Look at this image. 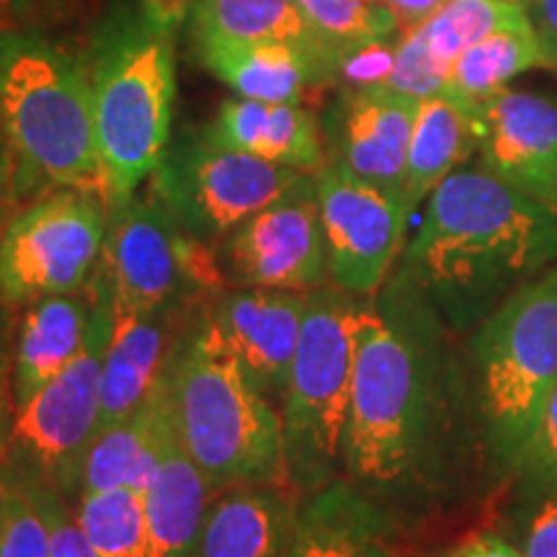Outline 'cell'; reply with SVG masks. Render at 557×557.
Listing matches in <instances>:
<instances>
[{
    "label": "cell",
    "instance_id": "obj_1",
    "mask_svg": "<svg viewBox=\"0 0 557 557\" xmlns=\"http://www.w3.org/2000/svg\"><path fill=\"white\" fill-rule=\"evenodd\" d=\"M344 480L406 532L493 487L468 346L393 274L359 299Z\"/></svg>",
    "mask_w": 557,
    "mask_h": 557
},
{
    "label": "cell",
    "instance_id": "obj_2",
    "mask_svg": "<svg viewBox=\"0 0 557 557\" xmlns=\"http://www.w3.org/2000/svg\"><path fill=\"white\" fill-rule=\"evenodd\" d=\"M555 261L557 214L480 165H462L431 191L393 276L468 338Z\"/></svg>",
    "mask_w": 557,
    "mask_h": 557
},
{
    "label": "cell",
    "instance_id": "obj_3",
    "mask_svg": "<svg viewBox=\"0 0 557 557\" xmlns=\"http://www.w3.org/2000/svg\"><path fill=\"white\" fill-rule=\"evenodd\" d=\"M173 13L156 0L107 21L88 62L101 194L109 209L135 197L171 143L176 99Z\"/></svg>",
    "mask_w": 557,
    "mask_h": 557
},
{
    "label": "cell",
    "instance_id": "obj_4",
    "mask_svg": "<svg viewBox=\"0 0 557 557\" xmlns=\"http://www.w3.org/2000/svg\"><path fill=\"white\" fill-rule=\"evenodd\" d=\"M176 434L214 496L284 483L282 416L222 346L207 315L160 372Z\"/></svg>",
    "mask_w": 557,
    "mask_h": 557
},
{
    "label": "cell",
    "instance_id": "obj_5",
    "mask_svg": "<svg viewBox=\"0 0 557 557\" xmlns=\"http://www.w3.org/2000/svg\"><path fill=\"white\" fill-rule=\"evenodd\" d=\"M0 122L16 165L18 205L58 189L101 194L86 62L39 37L9 34L0 45Z\"/></svg>",
    "mask_w": 557,
    "mask_h": 557
},
{
    "label": "cell",
    "instance_id": "obj_6",
    "mask_svg": "<svg viewBox=\"0 0 557 557\" xmlns=\"http://www.w3.org/2000/svg\"><path fill=\"white\" fill-rule=\"evenodd\" d=\"M493 487L511 483L557 387V263L468 336Z\"/></svg>",
    "mask_w": 557,
    "mask_h": 557
},
{
    "label": "cell",
    "instance_id": "obj_7",
    "mask_svg": "<svg viewBox=\"0 0 557 557\" xmlns=\"http://www.w3.org/2000/svg\"><path fill=\"white\" fill-rule=\"evenodd\" d=\"M359 299L323 284L308 292L282 408L284 480L299 496L344 480V438L357 361Z\"/></svg>",
    "mask_w": 557,
    "mask_h": 557
},
{
    "label": "cell",
    "instance_id": "obj_8",
    "mask_svg": "<svg viewBox=\"0 0 557 557\" xmlns=\"http://www.w3.org/2000/svg\"><path fill=\"white\" fill-rule=\"evenodd\" d=\"M111 331L114 297L101 269L94 276L88 329L78 357L16 413L11 455L5 462L52 483L67 500H78L83 491V468L99 423L101 369Z\"/></svg>",
    "mask_w": 557,
    "mask_h": 557
},
{
    "label": "cell",
    "instance_id": "obj_9",
    "mask_svg": "<svg viewBox=\"0 0 557 557\" xmlns=\"http://www.w3.org/2000/svg\"><path fill=\"white\" fill-rule=\"evenodd\" d=\"M107 230L109 207L99 191L58 189L21 207L0 233V305L26 308L86 289Z\"/></svg>",
    "mask_w": 557,
    "mask_h": 557
},
{
    "label": "cell",
    "instance_id": "obj_10",
    "mask_svg": "<svg viewBox=\"0 0 557 557\" xmlns=\"http://www.w3.org/2000/svg\"><path fill=\"white\" fill-rule=\"evenodd\" d=\"M302 173L225 148L199 132L169 143L152 173V194L181 233L212 246L282 197Z\"/></svg>",
    "mask_w": 557,
    "mask_h": 557
},
{
    "label": "cell",
    "instance_id": "obj_11",
    "mask_svg": "<svg viewBox=\"0 0 557 557\" xmlns=\"http://www.w3.org/2000/svg\"><path fill=\"white\" fill-rule=\"evenodd\" d=\"M101 269L116 312H173L186 289L218 282L220 263L207 246L178 230L156 194L132 197L109 209Z\"/></svg>",
    "mask_w": 557,
    "mask_h": 557
},
{
    "label": "cell",
    "instance_id": "obj_12",
    "mask_svg": "<svg viewBox=\"0 0 557 557\" xmlns=\"http://www.w3.org/2000/svg\"><path fill=\"white\" fill-rule=\"evenodd\" d=\"M329 282L351 297H374L406 248L408 207L325 160L315 171Z\"/></svg>",
    "mask_w": 557,
    "mask_h": 557
},
{
    "label": "cell",
    "instance_id": "obj_13",
    "mask_svg": "<svg viewBox=\"0 0 557 557\" xmlns=\"http://www.w3.org/2000/svg\"><path fill=\"white\" fill-rule=\"evenodd\" d=\"M220 274L238 287L282 292H312L329 282L315 173H302L227 235Z\"/></svg>",
    "mask_w": 557,
    "mask_h": 557
},
{
    "label": "cell",
    "instance_id": "obj_14",
    "mask_svg": "<svg viewBox=\"0 0 557 557\" xmlns=\"http://www.w3.org/2000/svg\"><path fill=\"white\" fill-rule=\"evenodd\" d=\"M480 169L557 214V99L504 88L475 103Z\"/></svg>",
    "mask_w": 557,
    "mask_h": 557
},
{
    "label": "cell",
    "instance_id": "obj_15",
    "mask_svg": "<svg viewBox=\"0 0 557 557\" xmlns=\"http://www.w3.org/2000/svg\"><path fill=\"white\" fill-rule=\"evenodd\" d=\"M305 299L308 292L240 287L220 297L207 315L222 346L276 410L299 346Z\"/></svg>",
    "mask_w": 557,
    "mask_h": 557
},
{
    "label": "cell",
    "instance_id": "obj_16",
    "mask_svg": "<svg viewBox=\"0 0 557 557\" xmlns=\"http://www.w3.org/2000/svg\"><path fill=\"white\" fill-rule=\"evenodd\" d=\"M418 103L387 86L351 88L331 114V156L325 160L406 201L408 150Z\"/></svg>",
    "mask_w": 557,
    "mask_h": 557
},
{
    "label": "cell",
    "instance_id": "obj_17",
    "mask_svg": "<svg viewBox=\"0 0 557 557\" xmlns=\"http://www.w3.org/2000/svg\"><path fill=\"white\" fill-rule=\"evenodd\" d=\"M406 529L348 480L302 498L284 557H403Z\"/></svg>",
    "mask_w": 557,
    "mask_h": 557
},
{
    "label": "cell",
    "instance_id": "obj_18",
    "mask_svg": "<svg viewBox=\"0 0 557 557\" xmlns=\"http://www.w3.org/2000/svg\"><path fill=\"white\" fill-rule=\"evenodd\" d=\"M302 496L284 483L220 493L201 521L194 557H284Z\"/></svg>",
    "mask_w": 557,
    "mask_h": 557
},
{
    "label": "cell",
    "instance_id": "obj_19",
    "mask_svg": "<svg viewBox=\"0 0 557 557\" xmlns=\"http://www.w3.org/2000/svg\"><path fill=\"white\" fill-rule=\"evenodd\" d=\"M143 498L145 517H148V557H194L201 521L214 493L205 472L181 444L171 406L165 408L160 451L156 468L143 487Z\"/></svg>",
    "mask_w": 557,
    "mask_h": 557
},
{
    "label": "cell",
    "instance_id": "obj_20",
    "mask_svg": "<svg viewBox=\"0 0 557 557\" xmlns=\"http://www.w3.org/2000/svg\"><path fill=\"white\" fill-rule=\"evenodd\" d=\"M205 132L225 148L295 171L315 173L325 163L320 124L302 103H269L235 96L222 103L218 120Z\"/></svg>",
    "mask_w": 557,
    "mask_h": 557
},
{
    "label": "cell",
    "instance_id": "obj_21",
    "mask_svg": "<svg viewBox=\"0 0 557 557\" xmlns=\"http://www.w3.org/2000/svg\"><path fill=\"white\" fill-rule=\"evenodd\" d=\"M199 47L289 45L329 70L341 73V58L318 37L295 0H199L194 9Z\"/></svg>",
    "mask_w": 557,
    "mask_h": 557
},
{
    "label": "cell",
    "instance_id": "obj_22",
    "mask_svg": "<svg viewBox=\"0 0 557 557\" xmlns=\"http://www.w3.org/2000/svg\"><path fill=\"white\" fill-rule=\"evenodd\" d=\"M169 315L171 312L137 315V312L114 310V331L101 369V408L96 436L135 413L156 387L160 369L165 364Z\"/></svg>",
    "mask_w": 557,
    "mask_h": 557
},
{
    "label": "cell",
    "instance_id": "obj_23",
    "mask_svg": "<svg viewBox=\"0 0 557 557\" xmlns=\"http://www.w3.org/2000/svg\"><path fill=\"white\" fill-rule=\"evenodd\" d=\"M90 297L52 295L26 305L13 344V395L16 408L32 400L78 357L88 329Z\"/></svg>",
    "mask_w": 557,
    "mask_h": 557
},
{
    "label": "cell",
    "instance_id": "obj_24",
    "mask_svg": "<svg viewBox=\"0 0 557 557\" xmlns=\"http://www.w3.org/2000/svg\"><path fill=\"white\" fill-rule=\"evenodd\" d=\"M201 62L240 99L299 103L308 86H323L333 75L289 45H214L199 47Z\"/></svg>",
    "mask_w": 557,
    "mask_h": 557
},
{
    "label": "cell",
    "instance_id": "obj_25",
    "mask_svg": "<svg viewBox=\"0 0 557 557\" xmlns=\"http://www.w3.org/2000/svg\"><path fill=\"white\" fill-rule=\"evenodd\" d=\"M472 152H478V139L472 111L465 103H459L447 90L418 103L408 150V212L429 199L449 173L462 169Z\"/></svg>",
    "mask_w": 557,
    "mask_h": 557
},
{
    "label": "cell",
    "instance_id": "obj_26",
    "mask_svg": "<svg viewBox=\"0 0 557 557\" xmlns=\"http://www.w3.org/2000/svg\"><path fill=\"white\" fill-rule=\"evenodd\" d=\"M163 372V369H160ZM165 387L158 377L156 387L135 413L122 423L103 431L90 444L86 468H83V491H111V487H135L143 491L148 483L160 451L165 423Z\"/></svg>",
    "mask_w": 557,
    "mask_h": 557
},
{
    "label": "cell",
    "instance_id": "obj_27",
    "mask_svg": "<svg viewBox=\"0 0 557 557\" xmlns=\"http://www.w3.org/2000/svg\"><path fill=\"white\" fill-rule=\"evenodd\" d=\"M540 65H545V54L534 37L532 24L513 26V29L480 39L478 45L459 54L449 70L447 94L472 109L475 103L508 88V83L519 78L521 73Z\"/></svg>",
    "mask_w": 557,
    "mask_h": 557
},
{
    "label": "cell",
    "instance_id": "obj_28",
    "mask_svg": "<svg viewBox=\"0 0 557 557\" xmlns=\"http://www.w3.org/2000/svg\"><path fill=\"white\" fill-rule=\"evenodd\" d=\"M75 517L99 557H148V517L143 491H88L75 500Z\"/></svg>",
    "mask_w": 557,
    "mask_h": 557
},
{
    "label": "cell",
    "instance_id": "obj_29",
    "mask_svg": "<svg viewBox=\"0 0 557 557\" xmlns=\"http://www.w3.org/2000/svg\"><path fill=\"white\" fill-rule=\"evenodd\" d=\"M521 24H529L527 5L508 0H447L426 24H421V32L431 54L451 70L468 47Z\"/></svg>",
    "mask_w": 557,
    "mask_h": 557
},
{
    "label": "cell",
    "instance_id": "obj_30",
    "mask_svg": "<svg viewBox=\"0 0 557 557\" xmlns=\"http://www.w3.org/2000/svg\"><path fill=\"white\" fill-rule=\"evenodd\" d=\"M295 3L341 62L351 52L403 34L393 11L382 0H295Z\"/></svg>",
    "mask_w": 557,
    "mask_h": 557
},
{
    "label": "cell",
    "instance_id": "obj_31",
    "mask_svg": "<svg viewBox=\"0 0 557 557\" xmlns=\"http://www.w3.org/2000/svg\"><path fill=\"white\" fill-rule=\"evenodd\" d=\"M0 557H50V529L32 480L16 465H0Z\"/></svg>",
    "mask_w": 557,
    "mask_h": 557
},
{
    "label": "cell",
    "instance_id": "obj_32",
    "mask_svg": "<svg viewBox=\"0 0 557 557\" xmlns=\"http://www.w3.org/2000/svg\"><path fill=\"white\" fill-rule=\"evenodd\" d=\"M496 529L524 557H557V491L513 493Z\"/></svg>",
    "mask_w": 557,
    "mask_h": 557
},
{
    "label": "cell",
    "instance_id": "obj_33",
    "mask_svg": "<svg viewBox=\"0 0 557 557\" xmlns=\"http://www.w3.org/2000/svg\"><path fill=\"white\" fill-rule=\"evenodd\" d=\"M449 67H444L434 54H431L426 39H423L421 26L400 34L398 47H395L393 67H389L387 86L395 94L410 96V99L423 101L447 90Z\"/></svg>",
    "mask_w": 557,
    "mask_h": 557
},
{
    "label": "cell",
    "instance_id": "obj_34",
    "mask_svg": "<svg viewBox=\"0 0 557 557\" xmlns=\"http://www.w3.org/2000/svg\"><path fill=\"white\" fill-rule=\"evenodd\" d=\"M511 485L513 493L557 491V387L542 408L537 426L511 475Z\"/></svg>",
    "mask_w": 557,
    "mask_h": 557
},
{
    "label": "cell",
    "instance_id": "obj_35",
    "mask_svg": "<svg viewBox=\"0 0 557 557\" xmlns=\"http://www.w3.org/2000/svg\"><path fill=\"white\" fill-rule=\"evenodd\" d=\"M29 475V472H26ZM34 498L45 513L47 529H50V557H99L78 524V517L70 508L67 498L47 480L29 475Z\"/></svg>",
    "mask_w": 557,
    "mask_h": 557
},
{
    "label": "cell",
    "instance_id": "obj_36",
    "mask_svg": "<svg viewBox=\"0 0 557 557\" xmlns=\"http://www.w3.org/2000/svg\"><path fill=\"white\" fill-rule=\"evenodd\" d=\"M11 308L0 312V465L11 455L13 444V426H16V395H13V333Z\"/></svg>",
    "mask_w": 557,
    "mask_h": 557
},
{
    "label": "cell",
    "instance_id": "obj_37",
    "mask_svg": "<svg viewBox=\"0 0 557 557\" xmlns=\"http://www.w3.org/2000/svg\"><path fill=\"white\" fill-rule=\"evenodd\" d=\"M436 557H524L519 547L506 537L504 532L493 529H478V532L465 534L455 545L442 549Z\"/></svg>",
    "mask_w": 557,
    "mask_h": 557
},
{
    "label": "cell",
    "instance_id": "obj_38",
    "mask_svg": "<svg viewBox=\"0 0 557 557\" xmlns=\"http://www.w3.org/2000/svg\"><path fill=\"white\" fill-rule=\"evenodd\" d=\"M527 16L545 54V65L557 70V0H527Z\"/></svg>",
    "mask_w": 557,
    "mask_h": 557
},
{
    "label": "cell",
    "instance_id": "obj_39",
    "mask_svg": "<svg viewBox=\"0 0 557 557\" xmlns=\"http://www.w3.org/2000/svg\"><path fill=\"white\" fill-rule=\"evenodd\" d=\"M18 207L16 197V165H13V152L5 137L3 122H0V233H3L9 220L13 218V209Z\"/></svg>",
    "mask_w": 557,
    "mask_h": 557
},
{
    "label": "cell",
    "instance_id": "obj_40",
    "mask_svg": "<svg viewBox=\"0 0 557 557\" xmlns=\"http://www.w3.org/2000/svg\"><path fill=\"white\" fill-rule=\"evenodd\" d=\"M382 3L393 11L400 32H408V29H416V26L426 24V21L434 16L447 0H382Z\"/></svg>",
    "mask_w": 557,
    "mask_h": 557
},
{
    "label": "cell",
    "instance_id": "obj_41",
    "mask_svg": "<svg viewBox=\"0 0 557 557\" xmlns=\"http://www.w3.org/2000/svg\"><path fill=\"white\" fill-rule=\"evenodd\" d=\"M3 3H5V0H0V5H3ZM5 37H9V32H5V18L0 16V45H3Z\"/></svg>",
    "mask_w": 557,
    "mask_h": 557
},
{
    "label": "cell",
    "instance_id": "obj_42",
    "mask_svg": "<svg viewBox=\"0 0 557 557\" xmlns=\"http://www.w3.org/2000/svg\"><path fill=\"white\" fill-rule=\"evenodd\" d=\"M508 3H519V5H527V0H508Z\"/></svg>",
    "mask_w": 557,
    "mask_h": 557
}]
</instances>
